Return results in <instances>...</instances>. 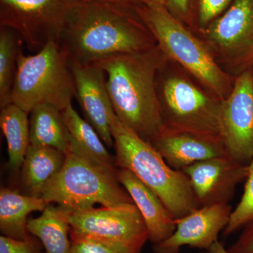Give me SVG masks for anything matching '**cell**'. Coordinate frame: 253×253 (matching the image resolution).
Instances as JSON below:
<instances>
[{
  "label": "cell",
  "instance_id": "6da1fadb",
  "mask_svg": "<svg viewBox=\"0 0 253 253\" xmlns=\"http://www.w3.org/2000/svg\"><path fill=\"white\" fill-rule=\"evenodd\" d=\"M127 5L82 0L70 15L59 42L70 61L94 64L156 46L139 13L131 14Z\"/></svg>",
  "mask_w": 253,
  "mask_h": 253
},
{
  "label": "cell",
  "instance_id": "7a4b0ae2",
  "mask_svg": "<svg viewBox=\"0 0 253 253\" xmlns=\"http://www.w3.org/2000/svg\"><path fill=\"white\" fill-rule=\"evenodd\" d=\"M168 61L156 44L145 51L118 55L97 63L106 73L116 116L150 144L165 129L156 78Z\"/></svg>",
  "mask_w": 253,
  "mask_h": 253
},
{
  "label": "cell",
  "instance_id": "3957f363",
  "mask_svg": "<svg viewBox=\"0 0 253 253\" xmlns=\"http://www.w3.org/2000/svg\"><path fill=\"white\" fill-rule=\"evenodd\" d=\"M111 130L118 169L132 172L157 195L176 219L201 207L187 175L173 169L150 143L139 137L116 115Z\"/></svg>",
  "mask_w": 253,
  "mask_h": 253
},
{
  "label": "cell",
  "instance_id": "277c9868",
  "mask_svg": "<svg viewBox=\"0 0 253 253\" xmlns=\"http://www.w3.org/2000/svg\"><path fill=\"white\" fill-rule=\"evenodd\" d=\"M137 12L168 60L179 65L221 101L229 96L235 78L219 67L204 41L184 27L164 5L149 0Z\"/></svg>",
  "mask_w": 253,
  "mask_h": 253
},
{
  "label": "cell",
  "instance_id": "5b68a950",
  "mask_svg": "<svg viewBox=\"0 0 253 253\" xmlns=\"http://www.w3.org/2000/svg\"><path fill=\"white\" fill-rule=\"evenodd\" d=\"M76 96L69 58L59 42L51 41L36 54L18 53L11 104L29 114L41 104L64 111Z\"/></svg>",
  "mask_w": 253,
  "mask_h": 253
},
{
  "label": "cell",
  "instance_id": "8992f818",
  "mask_svg": "<svg viewBox=\"0 0 253 253\" xmlns=\"http://www.w3.org/2000/svg\"><path fill=\"white\" fill-rule=\"evenodd\" d=\"M156 89L165 127L221 137V100L183 73H172L169 60L158 71Z\"/></svg>",
  "mask_w": 253,
  "mask_h": 253
},
{
  "label": "cell",
  "instance_id": "52a82bcc",
  "mask_svg": "<svg viewBox=\"0 0 253 253\" xmlns=\"http://www.w3.org/2000/svg\"><path fill=\"white\" fill-rule=\"evenodd\" d=\"M117 173L68 152L62 169L46 188L42 199L47 204L59 205L71 211L90 209L96 204H134L118 180Z\"/></svg>",
  "mask_w": 253,
  "mask_h": 253
},
{
  "label": "cell",
  "instance_id": "ba28073f",
  "mask_svg": "<svg viewBox=\"0 0 253 253\" xmlns=\"http://www.w3.org/2000/svg\"><path fill=\"white\" fill-rule=\"evenodd\" d=\"M199 31L200 39L231 77L253 69V0H235L225 14Z\"/></svg>",
  "mask_w": 253,
  "mask_h": 253
},
{
  "label": "cell",
  "instance_id": "9c48e42d",
  "mask_svg": "<svg viewBox=\"0 0 253 253\" xmlns=\"http://www.w3.org/2000/svg\"><path fill=\"white\" fill-rule=\"evenodd\" d=\"M82 0H0L1 26L14 30L30 51L60 42L68 18Z\"/></svg>",
  "mask_w": 253,
  "mask_h": 253
},
{
  "label": "cell",
  "instance_id": "30bf717a",
  "mask_svg": "<svg viewBox=\"0 0 253 253\" xmlns=\"http://www.w3.org/2000/svg\"><path fill=\"white\" fill-rule=\"evenodd\" d=\"M71 230L81 235L126 245L141 251L149 234L134 204L71 211Z\"/></svg>",
  "mask_w": 253,
  "mask_h": 253
},
{
  "label": "cell",
  "instance_id": "8fae6325",
  "mask_svg": "<svg viewBox=\"0 0 253 253\" xmlns=\"http://www.w3.org/2000/svg\"><path fill=\"white\" fill-rule=\"evenodd\" d=\"M220 136L229 157L249 165L253 159V69L235 78L221 102Z\"/></svg>",
  "mask_w": 253,
  "mask_h": 253
},
{
  "label": "cell",
  "instance_id": "7c38bea8",
  "mask_svg": "<svg viewBox=\"0 0 253 253\" xmlns=\"http://www.w3.org/2000/svg\"><path fill=\"white\" fill-rule=\"evenodd\" d=\"M249 165L229 156L200 161L183 169L189 177L195 196L201 207L229 204L236 187L246 181Z\"/></svg>",
  "mask_w": 253,
  "mask_h": 253
},
{
  "label": "cell",
  "instance_id": "4fadbf2b",
  "mask_svg": "<svg viewBox=\"0 0 253 253\" xmlns=\"http://www.w3.org/2000/svg\"><path fill=\"white\" fill-rule=\"evenodd\" d=\"M70 63L76 84V97L84 119L94 126L106 146L112 149L114 141L111 123L116 113L108 91L106 73L97 63Z\"/></svg>",
  "mask_w": 253,
  "mask_h": 253
},
{
  "label": "cell",
  "instance_id": "5bb4252c",
  "mask_svg": "<svg viewBox=\"0 0 253 253\" xmlns=\"http://www.w3.org/2000/svg\"><path fill=\"white\" fill-rule=\"evenodd\" d=\"M232 211L229 204L200 207L176 219V230L172 235L153 245V251L154 253H179L181 248L185 246L208 251L227 226Z\"/></svg>",
  "mask_w": 253,
  "mask_h": 253
},
{
  "label": "cell",
  "instance_id": "9a60e30c",
  "mask_svg": "<svg viewBox=\"0 0 253 253\" xmlns=\"http://www.w3.org/2000/svg\"><path fill=\"white\" fill-rule=\"evenodd\" d=\"M151 144L176 170L210 158L227 156L221 137L166 127Z\"/></svg>",
  "mask_w": 253,
  "mask_h": 253
},
{
  "label": "cell",
  "instance_id": "2e32d148",
  "mask_svg": "<svg viewBox=\"0 0 253 253\" xmlns=\"http://www.w3.org/2000/svg\"><path fill=\"white\" fill-rule=\"evenodd\" d=\"M117 174L118 180L141 213L153 245L172 236L176 230V219L157 195L128 169H118Z\"/></svg>",
  "mask_w": 253,
  "mask_h": 253
},
{
  "label": "cell",
  "instance_id": "e0dca14e",
  "mask_svg": "<svg viewBox=\"0 0 253 253\" xmlns=\"http://www.w3.org/2000/svg\"><path fill=\"white\" fill-rule=\"evenodd\" d=\"M63 116L68 132V152L78 155L98 167L118 172L115 156L110 154L109 148L94 126L80 116L72 104L63 111Z\"/></svg>",
  "mask_w": 253,
  "mask_h": 253
},
{
  "label": "cell",
  "instance_id": "ac0fdd59",
  "mask_svg": "<svg viewBox=\"0 0 253 253\" xmlns=\"http://www.w3.org/2000/svg\"><path fill=\"white\" fill-rule=\"evenodd\" d=\"M66 159L65 153L54 148L30 145L20 170L23 194L42 198Z\"/></svg>",
  "mask_w": 253,
  "mask_h": 253
},
{
  "label": "cell",
  "instance_id": "d6986e66",
  "mask_svg": "<svg viewBox=\"0 0 253 253\" xmlns=\"http://www.w3.org/2000/svg\"><path fill=\"white\" fill-rule=\"evenodd\" d=\"M42 198L33 197L10 189L0 190V231L3 236L16 240L29 237L28 215L33 212H43L46 206Z\"/></svg>",
  "mask_w": 253,
  "mask_h": 253
},
{
  "label": "cell",
  "instance_id": "ffe728a7",
  "mask_svg": "<svg viewBox=\"0 0 253 253\" xmlns=\"http://www.w3.org/2000/svg\"><path fill=\"white\" fill-rule=\"evenodd\" d=\"M70 212L63 206L49 204L39 217L28 220V233L41 241L45 253H71Z\"/></svg>",
  "mask_w": 253,
  "mask_h": 253
},
{
  "label": "cell",
  "instance_id": "44dd1931",
  "mask_svg": "<svg viewBox=\"0 0 253 253\" xmlns=\"http://www.w3.org/2000/svg\"><path fill=\"white\" fill-rule=\"evenodd\" d=\"M30 114L31 145L54 148L67 154L69 141L63 111L53 105L41 104Z\"/></svg>",
  "mask_w": 253,
  "mask_h": 253
},
{
  "label": "cell",
  "instance_id": "7402d4cb",
  "mask_svg": "<svg viewBox=\"0 0 253 253\" xmlns=\"http://www.w3.org/2000/svg\"><path fill=\"white\" fill-rule=\"evenodd\" d=\"M28 113L16 104L1 108L0 126L7 145L8 169L12 174L20 173L30 145Z\"/></svg>",
  "mask_w": 253,
  "mask_h": 253
},
{
  "label": "cell",
  "instance_id": "603a6c76",
  "mask_svg": "<svg viewBox=\"0 0 253 253\" xmlns=\"http://www.w3.org/2000/svg\"><path fill=\"white\" fill-rule=\"evenodd\" d=\"M23 41L14 30L1 26L0 30V107L11 104L18 53Z\"/></svg>",
  "mask_w": 253,
  "mask_h": 253
},
{
  "label": "cell",
  "instance_id": "cb8c5ba5",
  "mask_svg": "<svg viewBox=\"0 0 253 253\" xmlns=\"http://www.w3.org/2000/svg\"><path fill=\"white\" fill-rule=\"evenodd\" d=\"M249 168L244 194L239 204L231 212L230 219L223 233L225 237L253 221V159L249 163Z\"/></svg>",
  "mask_w": 253,
  "mask_h": 253
},
{
  "label": "cell",
  "instance_id": "d4e9b609",
  "mask_svg": "<svg viewBox=\"0 0 253 253\" xmlns=\"http://www.w3.org/2000/svg\"><path fill=\"white\" fill-rule=\"evenodd\" d=\"M71 253H141L126 245L88 237L71 231Z\"/></svg>",
  "mask_w": 253,
  "mask_h": 253
},
{
  "label": "cell",
  "instance_id": "484cf974",
  "mask_svg": "<svg viewBox=\"0 0 253 253\" xmlns=\"http://www.w3.org/2000/svg\"><path fill=\"white\" fill-rule=\"evenodd\" d=\"M230 1L231 0H200L199 31L217 19Z\"/></svg>",
  "mask_w": 253,
  "mask_h": 253
},
{
  "label": "cell",
  "instance_id": "4316f807",
  "mask_svg": "<svg viewBox=\"0 0 253 253\" xmlns=\"http://www.w3.org/2000/svg\"><path fill=\"white\" fill-rule=\"evenodd\" d=\"M0 253H41L38 243L31 236L26 240L0 237Z\"/></svg>",
  "mask_w": 253,
  "mask_h": 253
},
{
  "label": "cell",
  "instance_id": "83f0119b",
  "mask_svg": "<svg viewBox=\"0 0 253 253\" xmlns=\"http://www.w3.org/2000/svg\"><path fill=\"white\" fill-rule=\"evenodd\" d=\"M227 250L230 253H253V221L245 226L239 239Z\"/></svg>",
  "mask_w": 253,
  "mask_h": 253
},
{
  "label": "cell",
  "instance_id": "f1b7e54d",
  "mask_svg": "<svg viewBox=\"0 0 253 253\" xmlns=\"http://www.w3.org/2000/svg\"><path fill=\"white\" fill-rule=\"evenodd\" d=\"M169 6L181 16H187L189 12V0H168Z\"/></svg>",
  "mask_w": 253,
  "mask_h": 253
},
{
  "label": "cell",
  "instance_id": "f546056e",
  "mask_svg": "<svg viewBox=\"0 0 253 253\" xmlns=\"http://www.w3.org/2000/svg\"><path fill=\"white\" fill-rule=\"evenodd\" d=\"M206 253H230L228 251L227 249H225L224 245L221 244L219 241H216L211 246L209 249L208 250Z\"/></svg>",
  "mask_w": 253,
  "mask_h": 253
},
{
  "label": "cell",
  "instance_id": "4dcf8cb0",
  "mask_svg": "<svg viewBox=\"0 0 253 253\" xmlns=\"http://www.w3.org/2000/svg\"><path fill=\"white\" fill-rule=\"evenodd\" d=\"M90 1H106V2L118 3V4H128L129 2L134 1H139V0H90ZM141 1H146L148 0H141Z\"/></svg>",
  "mask_w": 253,
  "mask_h": 253
},
{
  "label": "cell",
  "instance_id": "1f68e13d",
  "mask_svg": "<svg viewBox=\"0 0 253 253\" xmlns=\"http://www.w3.org/2000/svg\"><path fill=\"white\" fill-rule=\"evenodd\" d=\"M151 1H154L155 2H157L158 4L164 5L167 3L168 0H151Z\"/></svg>",
  "mask_w": 253,
  "mask_h": 253
}]
</instances>
